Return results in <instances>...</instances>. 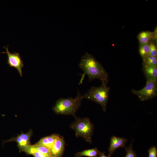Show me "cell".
<instances>
[{
  "label": "cell",
  "mask_w": 157,
  "mask_h": 157,
  "mask_svg": "<svg viewBox=\"0 0 157 157\" xmlns=\"http://www.w3.org/2000/svg\"><path fill=\"white\" fill-rule=\"evenodd\" d=\"M78 66L88 76L90 81L98 79L102 83H107L108 75L107 72L93 56L88 52H86L82 56Z\"/></svg>",
  "instance_id": "cell-1"
},
{
  "label": "cell",
  "mask_w": 157,
  "mask_h": 157,
  "mask_svg": "<svg viewBox=\"0 0 157 157\" xmlns=\"http://www.w3.org/2000/svg\"><path fill=\"white\" fill-rule=\"evenodd\" d=\"M84 98L79 90L77 96L74 98L69 97L66 99L61 98L56 101L52 109L57 114L72 115L75 114L80 107L81 101Z\"/></svg>",
  "instance_id": "cell-2"
},
{
  "label": "cell",
  "mask_w": 157,
  "mask_h": 157,
  "mask_svg": "<svg viewBox=\"0 0 157 157\" xmlns=\"http://www.w3.org/2000/svg\"><path fill=\"white\" fill-rule=\"evenodd\" d=\"M107 85L106 83H102L100 86L91 87L83 95L84 98L91 100L100 105L105 112L107 108L110 91V87Z\"/></svg>",
  "instance_id": "cell-3"
},
{
  "label": "cell",
  "mask_w": 157,
  "mask_h": 157,
  "mask_svg": "<svg viewBox=\"0 0 157 157\" xmlns=\"http://www.w3.org/2000/svg\"><path fill=\"white\" fill-rule=\"evenodd\" d=\"M75 121L70 125V127L75 131L76 137H81L87 142L92 144V136L94 127L88 118H79L75 115Z\"/></svg>",
  "instance_id": "cell-4"
},
{
  "label": "cell",
  "mask_w": 157,
  "mask_h": 157,
  "mask_svg": "<svg viewBox=\"0 0 157 157\" xmlns=\"http://www.w3.org/2000/svg\"><path fill=\"white\" fill-rule=\"evenodd\" d=\"M146 79V84L143 88L139 90H131L132 92L136 95L142 101L152 99L157 95V82L149 78Z\"/></svg>",
  "instance_id": "cell-5"
},
{
  "label": "cell",
  "mask_w": 157,
  "mask_h": 157,
  "mask_svg": "<svg viewBox=\"0 0 157 157\" xmlns=\"http://www.w3.org/2000/svg\"><path fill=\"white\" fill-rule=\"evenodd\" d=\"M6 51L0 52V53H6L8 56L7 64L10 67L15 68L17 70L20 76H23L22 69L24 66L23 62L18 53H11L8 50V46L3 47Z\"/></svg>",
  "instance_id": "cell-6"
},
{
  "label": "cell",
  "mask_w": 157,
  "mask_h": 157,
  "mask_svg": "<svg viewBox=\"0 0 157 157\" xmlns=\"http://www.w3.org/2000/svg\"><path fill=\"white\" fill-rule=\"evenodd\" d=\"M32 135V131L30 130L26 133H22L20 134L13 138L8 141L16 142L19 151H23L27 147L31 145L30 138Z\"/></svg>",
  "instance_id": "cell-7"
},
{
  "label": "cell",
  "mask_w": 157,
  "mask_h": 157,
  "mask_svg": "<svg viewBox=\"0 0 157 157\" xmlns=\"http://www.w3.org/2000/svg\"><path fill=\"white\" fill-rule=\"evenodd\" d=\"M65 142L63 137L57 134L55 141L49 149L52 157H62L65 149Z\"/></svg>",
  "instance_id": "cell-8"
},
{
  "label": "cell",
  "mask_w": 157,
  "mask_h": 157,
  "mask_svg": "<svg viewBox=\"0 0 157 157\" xmlns=\"http://www.w3.org/2000/svg\"><path fill=\"white\" fill-rule=\"evenodd\" d=\"M127 139L124 138L112 136L110 138V142L108 148V157H111L112 154L117 149L121 147H124Z\"/></svg>",
  "instance_id": "cell-9"
},
{
  "label": "cell",
  "mask_w": 157,
  "mask_h": 157,
  "mask_svg": "<svg viewBox=\"0 0 157 157\" xmlns=\"http://www.w3.org/2000/svg\"><path fill=\"white\" fill-rule=\"evenodd\" d=\"M142 71L146 78L157 81V67L143 62Z\"/></svg>",
  "instance_id": "cell-10"
},
{
  "label": "cell",
  "mask_w": 157,
  "mask_h": 157,
  "mask_svg": "<svg viewBox=\"0 0 157 157\" xmlns=\"http://www.w3.org/2000/svg\"><path fill=\"white\" fill-rule=\"evenodd\" d=\"M57 134H53L42 138L36 143L43 145L50 149L53 144Z\"/></svg>",
  "instance_id": "cell-11"
},
{
  "label": "cell",
  "mask_w": 157,
  "mask_h": 157,
  "mask_svg": "<svg viewBox=\"0 0 157 157\" xmlns=\"http://www.w3.org/2000/svg\"><path fill=\"white\" fill-rule=\"evenodd\" d=\"M101 152L97 147L87 149L76 153L75 157H81L86 156L89 157H96L99 155Z\"/></svg>",
  "instance_id": "cell-12"
},
{
  "label": "cell",
  "mask_w": 157,
  "mask_h": 157,
  "mask_svg": "<svg viewBox=\"0 0 157 157\" xmlns=\"http://www.w3.org/2000/svg\"><path fill=\"white\" fill-rule=\"evenodd\" d=\"M153 33L150 31H144L140 33L138 38L141 44H147L153 36Z\"/></svg>",
  "instance_id": "cell-13"
},
{
  "label": "cell",
  "mask_w": 157,
  "mask_h": 157,
  "mask_svg": "<svg viewBox=\"0 0 157 157\" xmlns=\"http://www.w3.org/2000/svg\"><path fill=\"white\" fill-rule=\"evenodd\" d=\"M149 50V45L148 43L141 44L139 49V53L143 61L148 56Z\"/></svg>",
  "instance_id": "cell-14"
},
{
  "label": "cell",
  "mask_w": 157,
  "mask_h": 157,
  "mask_svg": "<svg viewBox=\"0 0 157 157\" xmlns=\"http://www.w3.org/2000/svg\"><path fill=\"white\" fill-rule=\"evenodd\" d=\"M132 143L129 147L125 146L124 147L126 152L125 157H137V155L133 149Z\"/></svg>",
  "instance_id": "cell-15"
},
{
  "label": "cell",
  "mask_w": 157,
  "mask_h": 157,
  "mask_svg": "<svg viewBox=\"0 0 157 157\" xmlns=\"http://www.w3.org/2000/svg\"><path fill=\"white\" fill-rule=\"evenodd\" d=\"M143 62L150 65H154L157 66V56H148L145 58Z\"/></svg>",
  "instance_id": "cell-16"
},
{
  "label": "cell",
  "mask_w": 157,
  "mask_h": 157,
  "mask_svg": "<svg viewBox=\"0 0 157 157\" xmlns=\"http://www.w3.org/2000/svg\"><path fill=\"white\" fill-rule=\"evenodd\" d=\"M149 50L148 56H157V49L156 46L153 43L149 44Z\"/></svg>",
  "instance_id": "cell-17"
},
{
  "label": "cell",
  "mask_w": 157,
  "mask_h": 157,
  "mask_svg": "<svg viewBox=\"0 0 157 157\" xmlns=\"http://www.w3.org/2000/svg\"><path fill=\"white\" fill-rule=\"evenodd\" d=\"M148 157H157V148L156 146L151 147L148 150Z\"/></svg>",
  "instance_id": "cell-18"
},
{
  "label": "cell",
  "mask_w": 157,
  "mask_h": 157,
  "mask_svg": "<svg viewBox=\"0 0 157 157\" xmlns=\"http://www.w3.org/2000/svg\"><path fill=\"white\" fill-rule=\"evenodd\" d=\"M32 155L34 157H52L38 152H35Z\"/></svg>",
  "instance_id": "cell-19"
},
{
  "label": "cell",
  "mask_w": 157,
  "mask_h": 157,
  "mask_svg": "<svg viewBox=\"0 0 157 157\" xmlns=\"http://www.w3.org/2000/svg\"><path fill=\"white\" fill-rule=\"evenodd\" d=\"M98 156L96 157H108V156H106L105 155V152L104 151L101 152L100 154Z\"/></svg>",
  "instance_id": "cell-20"
}]
</instances>
